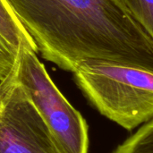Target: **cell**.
<instances>
[{
  "instance_id": "1",
  "label": "cell",
  "mask_w": 153,
  "mask_h": 153,
  "mask_svg": "<svg viewBox=\"0 0 153 153\" xmlns=\"http://www.w3.org/2000/svg\"><path fill=\"white\" fill-rule=\"evenodd\" d=\"M42 57L73 72L85 60L153 69V37L121 0H6Z\"/></svg>"
},
{
  "instance_id": "2",
  "label": "cell",
  "mask_w": 153,
  "mask_h": 153,
  "mask_svg": "<svg viewBox=\"0 0 153 153\" xmlns=\"http://www.w3.org/2000/svg\"><path fill=\"white\" fill-rule=\"evenodd\" d=\"M90 104L127 131L153 117V69L107 60H85L72 72Z\"/></svg>"
},
{
  "instance_id": "3",
  "label": "cell",
  "mask_w": 153,
  "mask_h": 153,
  "mask_svg": "<svg viewBox=\"0 0 153 153\" xmlns=\"http://www.w3.org/2000/svg\"><path fill=\"white\" fill-rule=\"evenodd\" d=\"M20 83L62 153H89V126L56 86L37 53L20 42L15 56Z\"/></svg>"
},
{
  "instance_id": "4",
  "label": "cell",
  "mask_w": 153,
  "mask_h": 153,
  "mask_svg": "<svg viewBox=\"0 0 153 153\" xmlns=\"http://www.w3.org/2000/svg\"><path fill=\"white\" fill-rule=\"evenodd\" d=\"M0 153H62L20 83L15 61L0 81Z\"/></svg>"
},
{
  "instance_id": "5",
  "label": "cell",
  "mask_w": 153,
  "mask_h": 153,
  "mask_svg": "<svg viewBox=\"0 0 153 153\" xmlns=\"http://www.w3.org/2000/svg\"><path fill=\"white\" fill-rule=\"evenodd\" d=\"M0 36L15 51L20 42L38 53L31 38L26 32L6 0H0Z\"/></svg>"
},
{
  "instance_id": "6",
  "label": "cell",
  "mask_w": 153,
  "mask_h": 153,
  "mask_svg": "<svg viewBox=\"0 0 153 153\" xmlns=\"http://www.w3.org/2000/svg\"><path fill=\"white\" fill-rule=\"evenodd\" d=\"M111 153H153L152 119L142 125Z\"/></svg>"
},
{
  "instance_id": "7",
  "label": "cell",
  "mask_w": 153,
  "mask_h": 153,
  "mask_svg": "<svg viewBox=\"0 0 153 153\" xmlns=\"http://www.w3.org/2000/svg\"><path fill=\"white\" fill-rule=\"evenodd\" d=\"M133 17L153 37V0H121Z\"/></svg>"
},
{
  "instance_id": "8",
  "label": "cell",
  "mask_w": 153,
  "mask_h": 153,
  "mask_svg": "<svg viewBox=\"0 0 153 153\" xmlns=\"http://www.w3.org/2000/svg\"><path fill=\"white\" fill-rule=\"evenodd\" d=\"M16 51L13 50L0 36V81L9 74L15 61Z\"/></svg>"
}]
</instances>
